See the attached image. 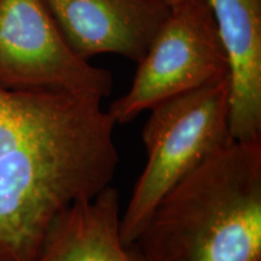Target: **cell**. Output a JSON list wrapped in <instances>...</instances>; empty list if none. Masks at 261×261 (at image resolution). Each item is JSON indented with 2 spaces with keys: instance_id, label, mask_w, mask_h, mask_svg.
I'll list each match as a JSON object with an SVG mask.
<instances>
[{
  "instance_id": "5",
  "label": "cell",
  "mask_w": 261,
  "mask_h": 261,
  "mask_svg": "<svg viewBox=\"0 0 261 261\" xmlns=\"http://www.w3.org/2000/svg\"><path fill=\"white\" fill-rule=\"evenodd\" d=\"M113 74L77 56L42 0H0V87L104 99Z\"/></svg>"
},
{
  "instance_id": "6",
  "label": "cell",
  "mask_w": 261,
  "mask_h": 261,
  "mask_svg": "<svg viewBox=\"0 0 261 261\" xmlns=\"http://www.w3.org/2000/svg\"><path fill=\"white\" fill-rule=\"evenodd\" d=\"M77 56L114 54L138 62L169 15L161 0H42Z\"/></svg>"
},
{
  "instance_id": "8",
  "label": "cell",
  "mask_w": 261,
  "mask_h": 261,
  "mask_svg": "<svg viewBox=\"0 0 261 261\" xmlns=\"http://www.w3.org/2000/svg\"><path fill=\"white\" fill-rule=\"evenodd\" d=\"M119 191L112 185L58 215L35 261H138L120 233Z\"/></svg>"
},
{
  "instance_id": "2",
  "label": "cell",
  "mask_w": 261,
  "mask_h": 261,
  "mask_svg": "<svg viewBox=\"0 0 261 261\" xmlns=\"http://www.w3.org/2000/svg\"><path fill=\"white\" fill-rule=\"evenodd\" d=\"M138 261H261V140L231 142L163 196Z\"/></svg>"
},
{
  "instance_id": "3",
  "label": "cell",
  "mask_w": 261,
  "mask_h": 261,
  "mask_svg": "<svg viewBox=\"0 0 261 261\" xmlns=\"http://www.w3.org/2000/svg\"><path fill=\"white\" fill-rule=\"evenodd\" d=\"M149 112L142 130L145 167L120 218V233L127 247L145 226L163 196L233 142L228 77L173 97Z\"/></svg>"
},
{
  "instance_id": "9",
  "label": "cell",
  "mask_w": 261,
  "mask_h": 261,
  "mask_svg": "<svg viewBox=\"0 0 261 261\" xmlns=\"http://www.w3.org/2000/svg\"><path fill=\"white\" fill-rule=\"evenodd\" d=\"M162 3H165L166 5L169 6V8H173V6L181 4L184 2H189V0H161Z\"/></svg>"
},
{
  "instance_id": "1",
  "label": "cell",
  "mask_w": 261,
  "mask_h": 261,
  "mask_svg": "<svg viewBox=\"0 0 261 261\" xmlns=\"http://www.w3.org/2000/svg\"><path fill=\"white\" fill-rule=\"evenodd\" d=\"M115 125L98 98L0 87V261H35L62 212L112 185Z\"/></svg>"
},
{
  "instance_id": "7",
  "label": "cell",
  "mask_w": 261,
  "mask_h": 261,
  "mask_svg": "<svg viewBox=\"0 0 261 261\" xmlns=\"http://www.w3.org/2000/svg\"><path fill=\"white\" fill-rule=\"evenodd\" d=\"M228 62L230 132L261 140V0H207Z\"/></svg>"
},
{
  "instance_id": "4",
  "label": "cell",
  "mask_w": 261,
  "mask_h": 261,
  "mask_svg": "<svg viewBox=\"0 0 261 261\" xmlns=\"http://www.w3.org/2000/svg\"><path fill=\"white\" fill-rule=\"evenodd\" d=\"M226 77L228 62L211 6L189 0L171 8L129 90L107 112L115 123H127L165 100Z\"/></svg>"
}]
</instances>
